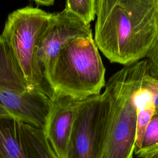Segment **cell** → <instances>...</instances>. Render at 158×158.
I'll return each mask as SVG.
<instances>
[{
    "label": "cell",
    "instance_id": "obj_1",
    "mask_svg": "<svg viewBox=\"0 0 158 158\" xmlns=\"http://www.w3.org/2000/svg\"><path fill=\"white\" fill-rule=\"evenodd\" d=\"M94 40L110 62L146 59L158 40V0H96Z\"/></svg>",
    "mask_w": 158,
    "mask_h": 158
},
{
    "label": "cell",
    "instance_id": "obj_2",
    "mask_svg": "<svg viewBox=\"0 0 158 158\" xmlns=\"http://www.w3.org/2000/svg\"><path fill=\"white\" fill-rule=\"evenodd\" d=\"M149 74L146 59L123 66L105 85L110 109L106 136L100 158H133L136 135L135 94Z\"/></svg>",
    "mask_w": 158,
    "mask_h": 158
},
{
    "label": "cell",
    "instance_id": "obj_3",
    "mask_svg": "<svg viewBox=\"0 0 158 158\" xmlns=\"http://www.w3.org/2000/svg\"><path fill=\"white\" fill-rule=\"evenodd\" d=\"M105 72L94 38H77L60 50L48 81L54 97L80 101L100 94L106 83Z\"/></svg>",
    "mask_w": 158,
    "mask_h": 158
},
{
    "label": "cell",
    "instance_id": "obj_4",
    "mask_svg": "<svg viewBox=\"0 0 158 158\" xmlns=\"http://www.w3.org/2000/svg\"><path fill=\"white\" fill-rule=\"evenodd\" d=\"M52 14L31 6L18 9L8 15L1 34L29 84L51 100L54 94L38 64L36 47Z\"/></svg>",
    "mask_w": 158,
    "mask_h": 158
},
{
    "label": "cell",
    "instance_id": "obj_5",
    "mask_svg": "<svg viewBox=\"0 0 158 158\" xmlns=\"http://www.w3.org/2000/svg\"><path fill=\"white\" fill-rule=\"evenodd\" d=\"M110 109L109 97L105 90L78 102L67 158H100Z\"/></svg>",
    "mask_w": 158,
    "mask_h": 158
},
{
    "label": "cell",
    "instance_id": "obj_6",
    "mask_svg": "<svg viewBox=\"0 0 158 158\" xmlns=\"http://www.w3.org/2000/svg\"><path fill=\"white\" fill-rule=\"evenodd\" d=\"M77 38H93L90 25L65 8L53 13L36 47V59L48 82L59 52L67 43Z\"/></svg>",
    "mask_w": 158,
    "mask_h": 158
},
{
    "label": "cell",
    "instance_id": "obj_7",
    "mask_svg": "<svg viewBox=\"0 0 158 158\" xmlns=\"http://www.w3.org/2000/svg\"><path fill=\"white\" fill-rule=\"evenodd\" d=\"M51 102L36 89L23 93L0 91V118H12L44 130Z\"/></svg>",
    "mask_w": 158,
    "mask_h": 158
},
{
    "label": "cell",
    "instance_id": "obj_8",
    "mask_svg": "<svg viewBox=\"0 0 158 158\" xmlns=\"http://www.w3.org/2000/svg\"><path fill=\"white\" fill-rule=\"evenodd\" d=\"M44 128L46 138L57 158H67L78 102L69 96H56Z\"/></svg>",
    "mask_w": 158,
    "mask_h": 158
},
{
    "label": "cell",
    "instance_id": "obj_9",
    "mask_svg": "<svg viewBox=\"0 0 158 158\" xmlns=\"http://www.w3.org/2000/svg\"><path fill=\"white\" fill-rule=\"evenodd\" d=\"M34 89L26 80L7 42L0 35V91L23 93Z\"/></svg>",
    "mask_w": 158,
    "mask_h": 158
},
{
    "label": "cell",
    "instance_id": "obj_10",
    "mask_svg": "<svg viewBox=\"0 0 158 158\" xmlns=\"http://www.w3.org/2000/svg\"><path fill=\"white\" fill-rule=\"evenodd\" d=\"M21 123L12 118H0V158H28Z\"/></svg>",
    "mask_w": 158,
    "mask_h": 158
},
{
    "label": "cell",
    "instance_id": "obj_11",
    "mask_svg": "<svg viewBox=\"0 0 158 158\" xmlns=\"http://www.w3.org/2000/svg\"><path fill=\"white\" fill-rule=\"evenodd\" d=\"M135 104L136 107V135L135 151L141 146L143 136L156 107L153 101L151 92L143 86L135 94Z\"/></svg>",
    "mask_w": 158,
    "mask_h": 158
},
{
    "label": "cell",
    "instance_id": "obj_12",
    "mask_svg": "<svg viewBox=\"0 0 158 158\" xmlns=\"http://www.w3.org/2000/svg\"><path fill=\"white\" fill-rule=\"evenodd\" d=\"M21 127L28 158H57L46 138L44 130L22 122Z\"/></svg>",
    "mask_w": 158,
    "mask_h": 158
},
{
    "label": "cell",
    "instance_id": "obj_13",
    "mask_svg": "<svg viewBox=\"0 0 158 158\" xmlns=\"http://www.w3.org/2000/svg\"><path fill=\"white\" fill-rule=\"evenodd\" d=\"M158 151V109L152 116L145 130L140 148L134 153L138 157L146 156Z\"/></svg>",
    "mask_w": 158,
    "mask_h": 158
},
{
    "label": "cell",
    "instance_id": "obj_14",
    "mask_svg": "<svg viewBox=\"0 0 158 158\" xmlns=\"http://www.w3.org/2000/svg\"><path fill=\"white\" fill-rule=\"evenodd\" d=\"M65 9L76 15L85 24L90 25L96 15V0H68Z\"/></svg>",
    "mask_w": 158,
    "mask_h": 158
},
{
    "label": "cell",
    "instance_id": "obj_15",
    "mask_svg": "<svg viewBox=\"0 0 158 158\" xmlns=\"http://www.w3.org/2000/svg\"><path fill=\"white\" fill-rule=\"evenodd\" d=\"M149 75L158 80V40L146 58Z\"/></svg>",
    "mask_w": 158,
    "mask_h": 158
},
{
    "label": "cell",
    "instance_id": "obj_16",
    "mask_svg": "<svg viewBox=\"0 0 158 158\" xmlns=\"http://www.w3.org/2000/svg\"><path fill=\"white\" fill-rule=\"evenodd\" d=\"M143 86L151 92L156 107L158 109V80L152 77L149 73L144 79Z\"/></svg>",
    "mask_w": 158,
    "mask_h": 158
},
{
    "label": "cell",
    "instance_id": "obj_17",
    "mask_svg": "<svg viewBox=\"0 0 158 158\" xmlns=\"http://www.w3.org/2000/svg\"><path fill=\"white\" fill-rule=\"evenodd\" d=\"M35 2L37 6H49L54 4V0H44V1L37 0V1H35Z\"/></svg>",
    "mask_w": 158,
    "mask_h": 158
},
{
    "label": "cell",
    "instance_id": "obj_18",
    "mask_svg": "<svg viewBox=\"0 0 158 158\" xmlns=\"http://www.w3.org/2000/svg\"><path fill=\"white\" fill-rule=\"evenodd\" d=\"M144 158H158V151L146 156Z\"/></svg>",
    "mask_w": 158,
    "mask_h": 158
}]
</instances>
